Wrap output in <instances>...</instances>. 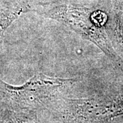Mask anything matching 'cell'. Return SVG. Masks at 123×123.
<instances>
[{
  "mask_svg": "<svg viewBox=\"0 0 123 123\" xmlns=\"http://www.w3.org/2000/svg\"><path fill=\"white\" fill-rule=\"evenodd\" d=\"M38 12L46 17L65 23L97 44L112 60L121 61L110 35L97 25L94 19V11L90 8L73 5H51L38 8Z\"/></svg>",
  "mask_w": 123,
  "mask_h": 123,
  "instance_id": "obj_3",
  "label": "cell"
},
{
  "mask_svg": "<svg viewBox=\"0 0 123 123\" xmlns=\"http://www.w3.org/2000/svg\"><path fill=\"white\" fill-rule=\"evenodd\" d=\"M57 112L64 123H110L123 116V88L88 98H62Z\"/></svg>",
  "mask_w": 123,
  "mask_h": 123,
  "instance_id": "obj_2",
  "label": "cell"
},
{
  "mask_svg": "<svg viewBox=\"0 0 123 123\" xmlns=\"http://www.w3.org/2000/svg\"><path fill=\"white\" fill-rule=\"evenodd\" d=\"M28 111L8 110L0 116V123H38L34 117L28 115Z\"/></svg>",
  "mask_w": 123,
  "mask_h": 123,
  "instance_id": "obj_4",
  "label": "cell"
},
{
  "mask_svg": "<svg viewBox=\"0 0 123 123\" xmlns=\"http://www.w3.org/2000/svg\"><path fill=\"white\" fill-rule=\"evenodd\" d=\"M75 81L38 73L21 86H13L0 79V104L7 109L30 111L59 96Z\"/></svg>",
  "mask_w": 123,
  "mask_h": 123,
  "instance_id": "obj_1",
  "label": "cell"
},
{
  "mask_svg": "<svg viewBox=\"0 0 123 123\" xmlns=\"http://www.w3.org/2000/svg\"><path fill=\"white\" fill-rule=\"evenodd\" d=\"M8 27V25L7 23L0 21V49L1 48V46L3 44V38H4V31Z\"/></svg>",
  "mask_w": 123,
  "mask_h": 123,
  "instance_id": "obj_5",
  "label": "cell"
}]
</instances>
